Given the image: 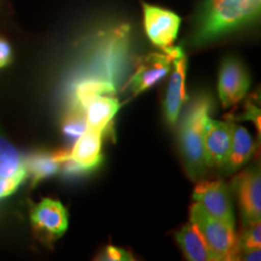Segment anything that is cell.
I'll list each match as a JSON object with an SVG mask.
<instances>
[{
  "label": "cell",
  "mask_w": 261,
  "mask_h": 261,
  "mask_svg": "<svg viewBox=\"0 0 261 261\" xmlns=\"http://www.w3.org/2000/svg\"><path fill=\"white\" fill-rule=\"evenodd\" d=\"M97 166L93 165H86V163H81L75 161V160L70 156V151L64 156V159L62 160L60 173L62 177L64 178H80L85 177V175H89L93 171H96Z\"/></svg>",
  "instance_id": "obj_20"
},
{
  "label": "cell",
  "mask_w": 261,
  "mask_h": 261,
  "mask_svg": "<svg viewBox=\"0 0 261 261\" xmlns=\"http://www.w3.org/2000/svg\"><path fill=\"white\" fill-rule=\"evenodd\" d=\"M93 261H136L127 250L115 246H107L103 248Z\"/></svg>",
  "instance_id": "obj_22"
},
{
  "label": "cell",
  "mask_w": 261,
  "mask_h": 261,
  "mask_svg": "<svg viewBox=\"0 0 261 261\" xmlns=\"http://www.w3.org/2000/svg\"><path fill=\"white\" fill-rule=\"evenodd\" d=\"M18 174H27L24 159L5 137L0 135V177L10 178Z\"/></svg>",
  "instance_id": "obj_18"
},
{
  "label": "cell",
  "mask_w": 261,
  "mask_h": 261,
  "mask_svg": "<svg viewBox=\"0 0 261 261\" xmlns=\"http://www.w3.org/2000/svg\"><path fill=\"white\" fill-rule=\"evenodd\" d=\"M175 240L187 261H211L212 255L207 244L197 228L191 223L187 224L178 231Z\"/></svg>",
  "instance_id": "obj_17"
},
{
  "label": "cell",
  "mask_w": 261,
  "mask_h": 261,
  "mask_svg": "<svg viewBox=\"0 0 261 261\" xmlns=\"http://www.w3.org/2000/svg\"><path fill=\"white\" fill-rule=\"evenodd\" d=\"M211 261H238L237 260V252L233 255L225 256V257H212Z\"/></svg>",
  "instance_id": "obj_27"
},
{
  "label": "cell",
  "mask_w": 261,
  "mask_h": 261,
  "mask_svg": "<svg viewBox=\"0 0 261 261\" xmlns=\"http://www.w3.org/2000/svg\"><path fill=\"white\" fill-rule=\"evenodd\" d=\"M12 48L5 39L0 38V69L11 63Z\"/></svg>",
  "instance_id": "obj_24"
},
{
  "label": "cell",
  "mask_w": 261,
  "mask_h": 261,
  "mask_svg": "<svg viewBox=\"0 0 261 261\" xmlns=\"http://www.w3.org/2000/svg\"><path fill=\"white\" fill-rule=\"evenodd\" d=\"M144 28L150 41L156 46L171 47L178 37L181 19L174 12L143 3Z\"/></svg>",
  "instance_id": "obj_8"
},
{
  "label": "cell",
  "mask_w": 261,
  "mask_h": 261,
  "mask_svg": "<svg viewBox=\"0 0 261 261\" xmlns=\"http://www.w3.org/2000/svg\"><path fill=\"white\" fill-rule=\"evenodd\" d=\"M120 109V102L115 96L96 97L85 108L87 129L104 133L109 129L113 119Z\"/></svg>",
  "instance_id": "obj_14"
},
{
  "label": "cell",
  "mask_w": 261,
  "mask_h": 261,
  "mask_svg": "<svg viewBox=\"0 0 261 261\" xmlns=\"http://www.w3.org/2000/svg\"><path fill=\"white\" fill-rule=\"evenodd\" d=\"M127 32V28H119L106 38V40L100 41L92 54V58L87 62L86 69L79 71L70 84L85 77H92L108 81L116 87L126 62L128 44Z\"/></svg>",
  "instance_id": "obj_3"
},
{
  "label": "cell",
  "mask_w": 261,
  "mask_h": 261,
  "mask_svg": "<svg viewBox=\"0 0 261 261\" xmlns=\"http://www.w3.org/2000/svg\"><path fill=\"white\" fill-rule=\"evenodd\" d=\"M260 6L261 0H208L196 41L212 40L253 21L260 14Z\"/></svg>",
  "instance_id": "obj_2"
},
{
  "label": "cell",
  "mask_w": 261,
  "mask_h": 261,
  "mask_svg": "<svg viewBox=\"0 0 261 261\" xmlns=\"http://www.w3.org/2000/svg\"><path fill=\"white\" fill-rule=\"evenodd\" d=\"M211 110V97L200 94L189 104L179 127V149L188 175L192 180L201 178L207 168L203 138Z\"/></svg>",
  "instance_id": "obj_1"
},
{
  "label": "cell",
  "mask_w": 261,
  "mask_h": 261,
  "mask_svg": "<svg viewBox=\"0 0 261 261\" xmlns=\"http://www.w3.org/2000/svg\"><path fill=\"white\" fill-rule=\"evenodd\" d=\"M172 65L173 70L171 79H169L167 92H166L163 109H165L166 119H167L169 125H175L178 122L181 108L188 100L187 90H185L188 60L181 47H178L177 52H175Z\"/></svg>",
  "instance_id": "obj_10"
},
{
  "label": "cell",
  "mask_w": 261,
  "mask_h": 261,
  "mask_svg": "<svg viewBox=\"0 0 261 261\" xmlns=\"http://www.w3.org/2000/svg\"><path fill=\"white\" fill-rule=\"evenodd\" d=\"M103 133L87 129L74 142V146L70 151V156L75 161L93 165L100 167L103 162L102 150Z\"/></svg>",
  "instance_id": "obj_15"
},
{
  "label": "cell",
  "mask_w": 261,
  "mask_h": 261,
  "mask_svg": "<svg viewBox=\"0 0 261 261\" xmlns=\"http://www.w3.org/2000/svg\"><path fill=\"white\" fill-rule=\"evenodd\" d=\"M192 197L212 217L232 227L236 226L232 198L228 187L223 180L200 182Z\"/></svg>",
  "instance_id": "obj_7"
},
{
  "label": "cell",
  "mask_w": 261,
  "mask_h": 261,
  "mask_svg": "<svg viewBox=\"0 0 261 261\" xmlns=\"http://www.w3.org/2000/svg\"><path fill=\"white\" fill-rule=\"evenodd\" d=\"M232 123L215 121L208 117L204 129V161L207 167L220 168L226 166L231 145Z\"/></svg>",
  "instance_id": "obj_11"
},
{
  "label": "cell",
  "mask_w": 261,
  "mask_h": 261,
  "mask_svg": "<svg viewBox=\"0 0 261 261\" xmlns=\"http://www.w3.org/2000/svg\"><path fill=\"white\" fill-rule=\"evenodd\" d=\"M254 151H255V143H254L249 132L244 127L232 123L231 145L226 167L230 171H236L250 159Z\"/></svg>",
  "instance_id": "obj_16"
},
{
  "label": "cell",
  "mask_w": 261,
  "mask_h": 261,
  "mask_svg": "<svg viewBox=\"0 0 261 261\" xmlns=\"http://www.w3.org/2000/svg\"><path fill=\"white\" fill-rule=\"evenodd\" d=\"M68 152L69 150L67 149L56 150V151H38L25 158V171L32 178V187H37L38 182L44 179L58 174L62 160Z\"/></svg>",
  "instance_id": "obj_13"
},
{
  "label": "cell",
  "mask_w": 261,
  "mask_h": 261,
  "mask_svg": "<svg viewBox=\"0 0 261 261\" xmlns=\"http://www.w3.org/2000/svg\"><path fill=\"white\" fill-rule=\"evenodd\" d=\"M249 75L244 65L236 58H226L220 67L219 91L220 102L228 108L240 102L249 89Z\"/></svg>",
  "instance_id": "obj_9"
},
{
  "label": "cell",
  "mask_w": 261,
  "mask_h": 261,
  "mask_svg": "<svg viewBox=\"0 0 261 261\" xmlns=\"http://www.w3.org/2000/svg\"><path fill=\"white\" fill-rule=\"evenodd\" d=\"M178 47L171 46L163 48V52H151L139 61L135 73L128 81L133 96L143 93L150 87L166 77L171 71L175 52Z\"/></svg>",
  "instance_id": "obj_6"
},
{
  "label": "cell",
  "mask_w": 261,
  "mask_h": 261,
  "mask_svg": "<svg viewBox=\"0 0 261 261\" xmlns=\"http://www.w3.org/2000/svg\"><path fill=\"white\" fill-rule=\"evenodd\" d=\"M190 220L204 240L212 257L230 256L238 250L234 227L212 217L197 202L190 208Z\"/></svg>",
  "instance_id": "obj_4"
},
{
  "label": "cell",
  "mask_w": 261,
  "mask_h": 261,
  "mask_svg": "<svg viewBox=\"0 0 261 261\" xmlns=\"http://www.w3.org/2000/svg\"><path fill=\"white\" fill-rule=\"evenodd\" d=\"M261 248V223L260 220L244 225L242 234L238 237V249Z\"/></svg>",
  "instance_id": "obj_21"
},
{
  "label": "cell",
  "mask_w": 261,
  "mask_h": 261,
  "mask_svg": "<svg viewBox=\"0 0 261 261\" xmlns=\"http://www.w3.org/2000/svg\"><path fill=\"white\" fill-rule=\"evenodd\" d=\"M25 178H27V174H18L10 178L0 177V200L14 194L19 185L25 180Z\"/></svg>",
  "instance_id": "obj_23"
},
{
  "label": "cell",
  "mask_w": 261,
  "mask_h": 261,
  "mask_svg": "<svg viewBox=\"0 0 261 261\" xmlns=\"http://www.w3.org/2000/svg\"><path fill=\"white\" fill-rule=\"evenodd\" d=\"M234 187L244 225L260 220L261 177L259 169H250L241 173L234 180Z\"/></svg>",
  "instance_id": "obj_12"
},
{
  "label": "cell",
  "mask_w": 261,
  "mask_h": 261,
  "mask_svg": "<svg viewBox=\"0 0 261 261\" xmlns=\"http://www.w3.org/2000/svg\"><path fill=\"white\" fill-rule=\"evenodd\" d=\"M31 221L35 236L51 243L63 236L68 228V212L60 201L45 198L32 208Z\"/></svg>",
  "instance_id": "obj_5"
},
{
  "label": "cell",
  "mask_w": 261,
  "mask_h": 261,
  "mask_svg": "<svg viewBox=\"0 0 261 261\" xmlns=\"http://www.w3.org/2000/svg\"><path fill=\"white\" fill-rule=\"evenodd\" d=\"M87 130V123L83 110L69 108L62 120V132L67 139L75 142Z\"/></svg>",
  "instance_id": "obj_19"
},
{
  "label": "cell",
  "mask_w": 261,
  "mask_h": 261,
  "mask_svg": "<svg viewBox=\"0 0 261 261\" xmlns=\"http://www.w3.org/2000/svg\"><path fill=\"white\" fill-rule=\"evenodd\" d=\"M238 261H261V248L254 249H238L237 250Z\"/></svg>",
  "instance_id": "obj_25"
},
{
  "label": "cell",
  "mask_w": 261,
  "mask_h": 261,
  "mask_svg": "<svg viewBox=\"0 0 261 261\" xmlns=\"http://www.w3.org/2000/svg\"><path fill=\"white\" fill-rule=\"evenodd\" d=\"M241 120H253L254 123L257 126V129L260 130V110L256 106H254L250 102L246 104V113L241 116Z\"/></svg>",
  "instance_id": "obj_26"
}]
</instances>
